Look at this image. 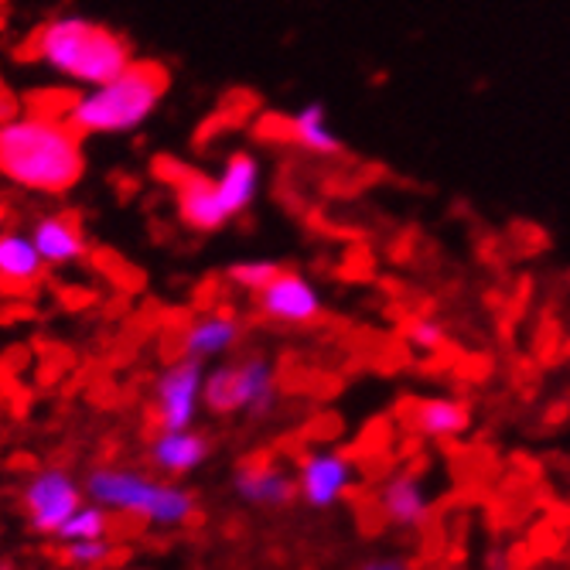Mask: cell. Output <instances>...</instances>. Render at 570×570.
<instances>
[{
	"label": "cell",
	"instance_id": "cell-1",
	"mask_svg": "<svg viewBox=\"0 0 570 570\" xmlns=\"http://www.w3.org/2000/svg\"><path fill=\"white\" fill-rule=\"evenodd\" d=\"M86 175L82 137L62 114H18L0 120V178L35 195H66Z\"/></svg>",
	"mask_w": 570,
	"mask_h": 570
},
{
	"label": "cell",
	"instance_id": "cell-2",
	"mask_svg": "<svg viewBox=\"0 0 570 570\" xmlns=\"http://www.w3.org/2000/svg\"><path fill=\"white\" fill-rule=\"evenodd\" d=\"M31 59L79 89L110 82L137 62L120 31L82 14H56L45 21L31 38Z\"/></svg>",
	"mask_w": 570,
	"mask_h": 570
},
{
	"label": "cell",
	"instance_id": "cell-3",
	"mask_svg": "<svg viewBox=\"0 0 570 570\" xmlns=\"http://www.w3.org/2000/svg\"><path fill=\"white\" fill-rule=\"evenodd\" d=\"M168 69L158 62H134L110 82L79 89L66 102V124L79 137H120L144 127L168 96Z\"/></svg>",
	"mask_w": 570,
	"mask_h": 570
},
{
	"label": "cell",
	"instance_id": "cell-4",
	"mask_svg": "<svg viewBox=\"0 0 570 570\" xmlns=\"http://www.w3.org/2000/svg\"><path fill=\"white\" fill-rule=\"evenodd\" d=\"M82 495L107 512H130L154 527H181L198 509L188 489L130 469H92L82 479Z\"/></svg>",
	"mask_w": 570,
	"mask_h": 570
},
{
	"label": "cell",
	"instance_id": "cell-5",
	"mask_svg": "<svg viewBox=\"0 0 570 570\" xmlns=\"http://www.w3.org/2000/svg\"><path fill=\"white\" fill-rule=\"evenodd\" d=\"M205 366L195 358H178L154 383V403H158L161 431H191L202 406Z\"/></svg>",
	"mask_w": 570,
	"mask_h": 570
},
{
	"label": "cell",
	"instance_id": "cell-6",
	"mask_svg": "<svg viewBox=\"0 0 570 570\" xmlns=\"http://www.w3.org/2000/svg\"><path fill=\"white\" fill-rule=\"evenodd\" d=\"M79 505H82V482H76L62 469L38 472L24 489V509L38 533H59Z\"/></svg>",
	"mask_w": 570,
	"mask_h": 570
},
{
	"label": "cell",
	"instance_id": "cell-7",
	"mask_svg": "<svg viewBox=\"0 0 570 570\" xmlns=\"http://www.w3.org/2000/svg\"><path fill=\"white\" fill-rule=\"evenodd\" d=\"M256 304H261V311L271 322H284V325L315 322L325 307L318 287L294 271H281L264 291H256Z\"/></svg>",
	"mask_w": 570,
	"mask_h": 570
},
{
	"label": "cell",
	"instance_id": "cell-8",
	"mask_svg": "<svg viewBox=\"0 0 570 570\" xmlns=\"http://www.w3.org/2000/svg\"><path fill=\"white\" fill-rule=\"evenodd\" d=\"M355 482V464L342 451H311L301 458V479L297 492L307 505L328 509L335 505Z\"/></svg>",
	"mask_w": 570,
	"mask_h": 570
},
{
	"label": "cell",
	"instance_id": "cell-9",
	"mask_svg": "<svg viewBox=\"0 0 570 570\" xmlns=\"http://www.w3.org/2000/svg\"><path fill=\"white\" fill-rule=\"evenodd\" d=\"M41 264L45 267H69V264H79L86 256V233L79 226V219L72 213H48L41 219L31 223L28 229Z\"/></svg>",
	"mask_w": 570,
	"mask_h": 570
},
{
	"label": "cell",
	"instance_id": "cell-10",
	"mask_svg": "<svg viewBox=\"0 0 570 570\" xmlns=\"http://www.w3.org/2000/svg\"><path fill=\"white\" fill-rule=\"evenodd\" d=\"M213 185H216L223 213L233 223L236 216L253 209L256 195H261V188H264V168H261V161H256V154L233 150L229 158L223 161L219 175H213Z\"/></svg>",
	"mask_w": 570,
	"mask_h": 570
},
{
	"label": "cell",
	"instance_id": "cell-11",
	"mask_svg": "<svg viewBox=\"0 0 570 570\" xmlns=\"http://www.w3.org/2000/svg\"><path fill=\"white\" fill-rule=\"evenodd\" d=\"M243 335V325L229 311H209V315H198L185 325L181 332V358H195V362H209L226 355Z\"/></svg>",
	"mask_w": 570,
	"mask_h": 570
},
{
	"label": "cell",
	"instance_id": "cell-12",
	"mask_svg": "<svg viewBox=\"0 0 570 570\" xmlns=\"http://www.w3.org/2000/svg\"><path fill=\"white\" fill-rule=\"evenodd\" d=\"M175 202H178L181 223L188 229H195V233H216V229L229 226V216L223 213L213 178H205V175H181L175 181Z\"/></svg>",
	"mask_w": 570,
	"mask_h": 570
},
{
	"label": "cell",
	"instance_id": "cell-13",
	"mask_svg": "<svg viewBox=\"0 0 570 570\" xmlns=\"http://www.w3.org/2000/svg\"><path fill=\"white\" fill-rule=\"evenodd\" d=\"M213 454V444L205 434H198L195 428L191 431H161L150 444V461L158 464L165 475H191L198 472L205 461Z\"/></svg>",
	"mask_w": 570,
	"mask_h": 570
},
{
	"label": "cell",
	"instance_id": "cell-14",
	"mask_svg": "<svg viewBox=\"0 0 570 570\" xmlns=\"http://www.w3.org/2000/svg\"><path fill=\"white\" fill-rule=\"evenodd\" d=\"M233 492L249 505L277 509L297 495V482L281 469H274V464H243L233 475Z\"/></svg>",
	"mask_w": 570,
	"mask_h": 570
},
{
	"label": "cell",
	"instance_id": "cell-15",
	"mask_svg": "<svg viewBox=\"0 0 570 570\" xmlns=\"http://www.w3.org/2000/svg\"><path fill=\"white\" fill-rule=\"evenodd\" d=\"M287 137L301 150L318 154V158H335V154H342V137L332 127V117H328L325 102H307V107H301L287 120Z\"/></svg>",
	"mask_w": 570,
	"mask_h": 570
},
{
	"label": "cell",
	"instance_id": "cell-16",
	"mask_svg": "<svg viewBox=\"0 0 570 570\" xmlns=\"http://www.w3.org/2000/svg\"><path fill=\"white\" fill-rule=\"evenodd\" d=\"M380 505L386 512V520L393 527H403V530H413L421 527L428 515H431V502L421 489L417 479L410 475H400V479H390L380 492Z\"/></svg>",
	"mask_w": 570,
	"mask_h": 570
},
{
	"label": "cell",
	"instance_id": "cell-17",
	"mask_svg": "<svg viewBox=\"0 0 570 570\" xmlns=\"http://www.w3.org/2000/svg\"><path fill=\"white\" fill-rule=\"evenodd\" d=\"M45 271L41 256L24 229H0V284L24 287Z\"/></svg>",
	"mask_w": 570,
	"mask_h": 570
},
{
	"label": "cell",
	"instance_id": "cell-18",
	"mask_svg": "<svg viewBox=\"0 0 570 570\" xmlns=\"http://www.w3.org/2000/svg\"><path fill=\"white\" fill-rule=\"evenodd\" d=\"M202 406H209L213 413H219V417L246 413V380H243L239 362H223V366L205 373Z\"/></svg>",
	"mask_w": 570,
	"mask_h": 570
},
{
	"label": "cell",
	"instance_id": "cell-19",
	"mask_svg": "<svg viewBox=\"0 0 570 570\" xmlns=\"http://www.w3.org/2000/svg\"><path fill=\"white\" fill-rule=\"evenodd\" d=\"M413 428L428 438H454L469 428V406L461 400H424L413 406Z\"/></svg>",
	"mask_w": 570,
	"mask_h": 570
},
{
	"label": "cell",
	"instance_id": "cell-20",
	"mask_svg": "<svg viewBox=\"0 0 570 570\" xmlns=\"http://www.w3.org/2000/svg\"><path fill=\"white\" fill-rule=\"evenodd\" d=\"M239 370L246 380V413L249 417H264L277 403V373L267 355H246L239 358Z\"/></svg>",
	"mask_w": 570,
	"mask_h": 570
},
{
	"label": "cell",
	"instance_id": "cell-21",
	"mask_svg": "<svg viewBox=\"0 0 570 570\" xmlns=\"http://www.w3.org/2000/svg\"><path fill=\"white\" fill-rule=\"evenodd\" d=\"M107 509L102 505H79L69 520H66V527L56 533L59 540H66V543H79V540H102L107 537Z\"/></svg>",
	"mask_w": 570,
	"mask_h": 570
},
{
	"label": "cell",
	"instance_id": "cell-22",
	"mask_svg": "<svg viewBox=\"0 0 570 570\" xmlns=\"http://www.w3.org/2000/svg\"><path fill=\"white\" fill-rule=\"evenodd\" d=\"M281 271H284V267H281L277 261H239V264H233V267L226 271V277H229L239 291L256 294V291H264Z\"/></svg>",
	"mask_w": 570,
	"mask_h": 570
},
{
	"label": "cell",
	"instance_id": "cell-23",
	"mask_svg": "<svg viewBox=\"0 0 570 570\" xmlns=\"http://www.w3.org/2000/svg\"><path fill=\"white\" fill-rule=\"evenodd\" d=\"M114 553V547L107 540H79V543H66V560L79 570H92L99 563H107Z\"/></svg>",
	"mask_w": 570,
	"mask_h": 570
},
{
	"label": "cell",
	"instance_id": "cell-24",
	"mask_svg": "<svg viewBox=\"0 0 570 570\" xmlns=\"http://www.w3.org/2000/svg\"><path fill=\"white\" fill-rule=\"evenodd\" d=\"M406 342H413L421 352H438L444 345V332L441 325L417 318V322H406Z\"/></svg>",
	"mask_w": 570,
	"mask_h": 570
},
{
	"label": "cell",
	"instance_id": "cell-25",
	"mask_svg": "<svg viewBox=\"0 0 570 570\" xmlns=\"http://www.w3.org/2000/svg\"><path fill=\"white\" fill-rule=\"evenodd\" d=\"M358 570H410V563L400 560V557H373V560L362 563Z\"/></svg>",
	"mask_w": 570,
	"mask_h": 570
},
{
	"label": "cell",
	"instance_id": "cell-26",
	"mask_svg": "<svg viewBox=\"0 0 570 570\" xmlns=\"http://www.w3.org/2000/svg\"><path fill=\"white\" fill-rule=\"evenodd\" d=\"M0 570H11V567H8V563H0Z\"/></svg>",
	"mask_w": 570,
	"mask_h": 570
}]
</instances>
